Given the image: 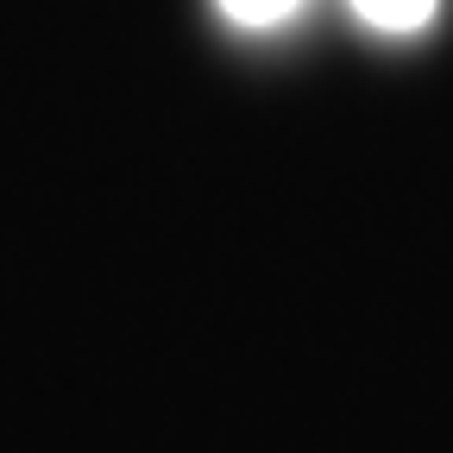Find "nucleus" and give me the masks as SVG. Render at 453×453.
Instances as JSON below:
<instances>
[{"label":"nucleus","instance_id":"f257e3e1","mask_svg":"<svg viewBox=\"0 0 453 453\" xmlns=\"http://www.w3.org/2000/svg\"><path fill=\"white\" fill-rule=\"evenodd\" d=\"M353 19L365 32H384V38H416L434 13H441V0H347Z\"/></svg>","mask_w":453,"mask_h":453},{"label":"nucleus","instance_id":"f03ea898","mask_svg":"<svg viewBox=\"0 0 453 453\" xmlns=\"http://www.w3.org/2000/svg\"><path fill=\"white\" fill-rule=\"evenodd\" d=\"M214 7L234 19V26H246V32H271V26H283V19H296L303 0H214Z\"/></svg>","mask_w":453,"mask_h":453}]
</instances>
